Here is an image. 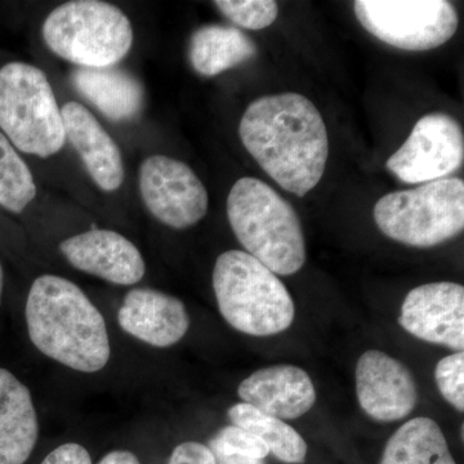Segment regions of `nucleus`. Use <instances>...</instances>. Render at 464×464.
I'll return each mask as SVG.
<instances>
[{"mask_svg":"<svg viewBox=\"0 0 464 464\" xmlns=\"http://www.w3.org/2000/svg\"><path fill=\"white\" fill-rule=\"evenodd\" d=\"M124 332L150 346L169 347L190 328V316L179 298L150 288L130 290L118 313Z\"/></svg>","mask_w":464,"mask_h":464,"instance_id":"nucleus-14","label":"nucleus"},{"mask_svg":"<svg viewBox=\"0 0 464 464\" xmlns=\"http://www.w3.org/2000/svg\"><path fill=\"white\" fill-rule=\"evenodd\" d=\"M168 464H216V460L206 445L188 441L174 449Z\"/></svg>","mask_w":464,"mask_h":464,"instance_id":"nucleus-26","label":"nucleus"},{"mask_svg":"<svg viewBox=\"0 0 464 464\" xmlns=\"http://www.w3.org/2000/svg\"><path fill=\"white\" fill-rule=\"evenodd\" d=\"M355 375L359 404L372 420L398 422L414 411L417 383L399 360L382 351H366L357 362Z\"/></svg>","mask_w":464,"mask_h":464,"instance_id":"nucleus-12","label":"nucleus"},{"mask_svg":"<svg viewBox=\"0 0 464 464\" xmlns=\"http://www.w3.org/2000/svg\"><path fill=\"white\" fill-rule=\"evenodd\" d=\"M213 289L219 313L237 331L268 337L295 322V302L282 280L243 250L217 258Z\"/></svg>","mask_w":464,"mask_h":464,"instance_id":"nucleus-4","label":"nucleus"},{"mask_svg":"<svg viewBox=\"0 0 464 464\" xmlns=\"http://www.w3.org/2000/svg\"><path fill=\"white\" fill-rule=\"evenodd\" d=\"M212 454L216 464H265L264 460L240 456V454L224 453V451H212Z\"/></svg>","mask_w":464,"mask_h":464,"instance_id":"nucleus-28","label":"nucleus"},{"mask_svg":"<svg viewBox=\"0 0 464 464\" xmlns=\"http://www.w3.org/2000/svg\"><path fill=\"white\" fill-rule=\"evenodd\" d=\"M43 39L54 54L83 69L114 67L133 45L132 24L116 5L72 0L45 18Z\"/></svg>","mask_w":464,"mask_h":464,"instance_id":"nucleus-5","label":"nucleus"},{"mask_svg":"<svg viewBox=\"0 0 464 464\" xmlns=\"http://www.w3.org/2000/svg\"><path fill=\"white\" fill-rule=\"evenodd\" d=\"M374 221L390 239L431 248L464 228V182L444 179L413 190L390 192L374 206Z\"/></svg>","mask_w":464,"mask_h":464,"instance_id":"nucleus-7","label":"nucleus"},{"mask_svg":"<svg viewBox=\"0 0 464 464\" xmlns=\"http://www.w3.org/2000/svg\"><path fill=\"white\" fill-rule=\"evenodd\" d=\"M217 8L235 25L248 30H262L273 25L279 14L273 0H217Z\"/></svg>","mask_w":464,"mask_h":464,"instance_id":"nucleus-23","label":"nucleus"},{"mask_svg":"<svg viewBox=\"0 0 464 464\" xmlns=\"http://www.w3.org/2000/svg\"><path fill=\"white\" fill-rule=\"evenodd\" d=\"M240 399L277 420H297L315 405L316 391L310 375L295 365L259 369L241 382Z\"/></svg>","mask_w":464,"mask_h":464,"instance_id":"nucleus-15","label":"nucleus"},{"mask_svg":"<svg viewBox=\"0 0 464 464\" xmlns=\"http://www.w3.org/2000/svg\"><path fill=\"white\" fill-rule=\"evenodd\" d=\"M257 45L240 29L226 25L201 26L192 34L188 57L195 72L216 76L252 60Z\"/></svg>","mask_w":464,"mask_h":464,"instance_id":"nucleus-19","label":"nucleus"},{"mask_svg":"<svg viewBox=\"0 0 464 464\" xmlns=\"http://www.w3.org/2000/svg\"><path fill=\"white\" fill-rule=\"evenodd\" d=\"M99 464H141L130 451L115 450L102 458Z\"/></svg>","mask_w":464,"mask_h":464,"instance_id":"nucleus-29","label":"nucleus"},{"mask_svg":"<svg viewBox=\"0 0 464 464\" xmlns=\"http://www.w3.org/2000/svg\"><path fill=\"white\" fill-rule=\"evenodd\" d=\"M34 346L60 364L96 373L109 362V333L99 308L76 284L56 275L33 283L25 308Z\"/></svg>","mask_w":464,"mask_h":464,"instance_id":"nucleus-2","label":"nucleus"},{"mask_svg":"<svg viewBox=\"0 0 464 464\" xmlns=\"http://www.w3.org/2000/svg\"><path fill=\"white\" fill-rule=\"evenodd\" d=\"M228 222L246 253L275 275L298 273L306 262L304 228L295 208L271 186L244 177L227 198Z\"/></svg>","mask_w":464,"mask_h":464,"instance_id":"nucleus-3","label":"nucleus"},{"mask_svg":"<svg viewBox=\"0 0 464 464\" xmlns=\"http://www.w3.org/2000/svg\"><path fill=\"white\" fill-rule=\"evenodd\" d=\"M3 284H5V275H3L2 265H0V302H2Z\"/></svg>","mask_w":464,"mask_h":464,"instance_id":"nucleus-30","label":"nucleus"},{"mask_svg":"<svg viewBox=\"0 0 464 464\" xmlns=\"http://www.w3.org/2000/svg\"><path fill=\"white\" fill-rule=\"evenodd\" d=\"M72 83L110 121H130L141 111L145 91L139 79L124 70L78 67L72 72Z\"/></svg>","mask_w":464,"mask_h":464,"instance_id":"nucleus-18","label":"nucleus"},{"mask_svg":"<svg viewBox=\"0 0 464 464\" xmlns=\"http://www.w3.org/2000/svg\"><path fill=\"white\" fill-rule=\"evenodd\" d=\"M61 252L72 267L116 285L141 282L146 265L132 241L119 232L91 230L60 244Z\"/></svg>","mask_w":464,"mask_h":464,"instance_id":"nucleus-13","label":"nucleus"},{"mask_svg":"<svg viewBox=\"0 0 464 464\" xmlns=\"http://www.w3.org/2000/svg\"><path fill=\"white\" fill-rule=\"evenodd\" d=\"M436 383L440 393L449 404L463 413L464 411V353H454L453 355L440 360L435 371Z\"/></svg>","mask_w":464,"mask_h":464,"instance_id":"nucleus-25","label":"nucleus"},{"mask_svg":"<svg viewBox=\"0 0 464 464\" xmlns=\"http://www.w3.org/2000/svg\"><path fill=\"white\" fill-rule=\"evenodd\" d=\"M139 183L150 213L169 227H191L208 213L209 197L206 186L181 160L152 155L140 167Z\"/></svg>","mask_w":464,"mask_h":464,"instance_id":"nucleus-10","label":"nucleus"},{"mask_svg":"<svg viewBox=\"0 0 464 464\" xmlns=\"http://www.w3.org/2000/svg\"><path fill=\"white\" fill-rule=\"evenodd\" d=\"M41 464H92V459L87 449L67 442L51 451Z\"/></svg>","mask_w":464,"mask_h":464,"instance_id":"nucleus-27","label":"nucleus"},{"mask_svg":"<svg viewBox=\"0 0 464 464\" xmlns=\"http://www.w3.org/2000/svg\"><path fill=\"white\" fill-rule=\"evenodd\" d=\"M61 112L66 140L78 152L92 179L101 190H118L124 181V164L114 140L81 103L67 102Z\"/></svg>","mask_w":464,"mask_h":464,"instance_id":"nucleus-16","label":"nucleus"},{"mask_svg":"<svg viewBox=\"0 0 464 464\" xmlns=\"http://www.w3.org/2000/svg\"><path fill=\"white\" fill-rule=\"evenodd\" d=\"M399 324L418 340L464 350V288L457 283L423 284L408 293Z\"/></svg>","mask_w":464,"mask_h":464,"instance_id":"nucleus-11","label":"nucleus"},{"mask_svg":"<svg viewBox=\"0 0 464 464\" xmlns=\"http://www.w3.org/2000/svg\"><path fill=\"white\" fill-rule=\"evenodd\" d=\"M241 142L280 188L304 198L322 181L329 155L325 123L302 94L253 101L240 121Z\"/></svg>","mask_w":464,"mask_h":464,"instance_id":"nucleus-1","label":"nucleus"},{"mask_svg":"<svg viewBox=\"0 0 464 464\" xmlns=\"http://www.w3.org/2000/svg\"><path fill=\"white\" fill-rule=\"evenodd\" d=\"M39 436L32 393L7 369L0 368V464H25Z\"/></svg>","mask_w":464,"mask_h":464,"instance_id":"nucleus-17","label":"nucleus"},{"mask_svg":"<svg viewBox=\"0 0 464 464\" xmlns=\"http://www.w3.org/2000/svg\"><path fill=\"white\" fill-rule=\"evenodd\" d=\"M463 159L459 123L444 112H431L415 123L411 136L386 166L400 181L418 185L448 179L463 166Z\"/></svg>","mask_w":464,"mask_h":464,"instance_id":"nucleus-9","label":"nucleus"},{"mask_svg":"<svg viewBox=\"0 0 464 464\" xmlns=\"http://www.w3.org/2000/svg\"><path fill=\"white\" fill-rule=\"evenodd\" d=\"M210 451L240 454V456L264 460L270 454L267 445L257 436L240 427H224L216 433L208 445Z\"/></svg>","mask_w":464,"mask_h":464,"instance_id":"nucleus-24","label":"nucleus"},{"mask_svg":"<svg viewBox=\"0 0 464 464\" xmlns=\"http://www.w3.org/2000/svg\"><path fill=\"white\" fill-rule=\"evenodd\" d=\"M0 132L16 150L39 158L53 157L65 145L63 112L39 67H0Z\"/></svg>","mask_w":464,"mask_h":464,"instance_id":"nucleus-6","label":"nucleus"},{"mask_svg":"<svg viewBox=\"0 0 464 464\" xmlns=\"http://www.w3.org/2000/svg\"><path fill=\"white\" fill-rule=\"evenodd\" d=\"M228 418L234 426L246 430L267 445L280 462L301 464L307 456L304 439L282 420L261 413L252 405L239 402L228 409Z\"/></svg>","mask_w":464,"mask_h":464,"instance_id":"nucleus-21","label":"nucleus"},{"mask_svg":"<svg viewBox=\"0 0 464 464\" xmlns=\"http://www.w3.org/2000/svg\"><path fill=\"white\" fill-rule=\"evenodd\" d=\"M36 197L32 170L16 148L0 132V207L21 213Z\"/></svg>","mask_w":464,"mask_h":464,"instance_id":"nucleus-22","label":"nucleus"},{"mask_svg":"<svg viewBox=\"0 0 464 464\" xmlns=\"http://www.w3.org/2000/svg\"><path fill=\"white\" fill-rule=\"evenodd\" d=\"M359 23L375 38L404 51L441 47L457 33V9L447 0H356Z\"/></svg>","mask_w":464,"mask_h":464,"instance_id":"nucleus-8","label":"nucleus"},{"mask_svg":"<svg viewBox=\"0 0 464 464\" xmlns=\"http://www.w3.org/2000/svg\"><path fill=\"white\" fill-rule=\"evenodd\" d=\"M381 464H457L447 439L435 420L420 417L409 420L391 436Z\"/></svg>","mask_w":464,"mask_h":464,"instance_id":"nucleus-20","label":"nucleus"}]
</instances>
